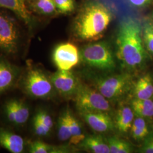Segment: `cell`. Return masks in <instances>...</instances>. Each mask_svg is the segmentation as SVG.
Returning <instances> with one entry per match:
<instances>
[{"mask_svg":"<svg viewBox=\"0 0 153 153\" xmlns=\"http://www.w3.org/2000/svg\"><path fill=\"white\" fill-rule=\"evenodd\" d=\"M33 36L13 12L0 8V53L11 60L24 58Z\"/></svg>","mask_w":153,"mask_h":153,"instance_id":"cell-1","label":"cell"},{"mask_svg":"<svg viewBox=\"0 0 153 153\" xmlns=\"http://www.w3.org/2000/svg\"><path fill=\"white\" fill-rule=\"evenodd\" d=\"M116 44V55L123 68L133 71L142 67L146 55L142 43L141 27L135 19L126 18L121 22Z\"/></svg>","mask_w":153,"mask_h":153,"instance_id":"cell-2","label":"cell"},{"mask_svg":"<svg viewBox=\"0 0 153 153\" xmlns=\"http://www.w3.org/2000/svg\"><path fill=\"white\" fill-rule=\"evenodd\" d=\"M112 19L109 9L99 2H90L79 10L72 25V33L76 38L94 41L104 34Z\"/></svg>","mask_w":153,"mask_h":153,"instance_id":"cell-3","label":"cell"},{"mask_svg":"<svg viewBox=\"0 0 153 153\" xmlns=\"http://www.w3.org/2000/svg\"><path fill=\"white\" fill-rule=\"evenodd\" d=\"M17 88L28 98L33 99L48 100L57 95L51 75L31 60L27 61L23 66Z\"/></svg>","mask_w":153,"mask_h":153,"instance_id":"cell-4","label":"cell"},{"mask_svg":"<svg viewBox=\"0 0 153 153\" xmlns=\"http://www.w3.org/2000/svg\"><path fill=\"white\" fill-rule=\"evenodd\" d=\"M79 52L81 60L91 68L104 71H113L116 68L112 49L105 42L90 43Z\"/></svg>","mask_w":153,"mask_h":153,"instance_id":"cell-5","label":"cell"},{"mask_svg":"<svg viewBox=\"0 0 153 153\" xmlns=\"http://www.w3.org/2000/svg\"><path fill=\"white\" fill-rule=\"evenodd\" d=\"M133 86L132 76L128 73L99 76L94 81V88L112 102L119 100L124 97Z\"/></svg>","mask_w":153,"mask_h":153,"instance_id":"cell-6","label":"cell"},{"mask_svg":"<svg viewBox=\"0 0 153 153\" xmlns=\"http://www.w3.org/2000/svg\"><path fill=\"white\" fill-rule=\"evenodd\" d=\"M74 100L79 112L112 111L109 100L95 88L81 84Z\"/></svg>","mask_w":153,"mask_h":153,"instance_id":"cell-7","label":"cell"},{"mask_svg":"<svg viewBox=\"0 0 153 153\" xmlns=\"http://www.w3.org/2000/svg\"><path fill=\"white\" fill-rule=\"evenodd\" d=\"M2 115L6 123L15 129H22L27 124L31 115L27 100L21 98L6 100L2 106Z\"/></svg>","mask_w":153,"mask_h":153,"instance_id":"cell-8","label":"cell"},{"mask_svg":"<svg viewBox=\"0 0 153 153\" xmlns=\"http://www.w3.org/2000/svg\"><path fill=\"white\" fill-rule=\"evenodd\" d=\"M0 8L9 10L15 14L34 36L43 20L33 15L29 10L27 0H0Z\"/></svg>","mask_w":153,"mask_h":153,"instance_id":"cell-9","label":"cell"},{"mask_svg":"<svg viewBox=\"0 0 153 153\" xmlns=\"http://www.w3.org/2000/svg\"><path fill=\"white\" fill-rule=\"evenodd\" d=\"M23 67L0 53V97L17 88Z\"/></svg>","mask_w":153,"mask_h":153,"instance_id":"cell-10","label":"cell"},{"mask_svg":"<svg viewBox=\"0 0 153 153\" xmlns=\"http://www.w3.org/2000/svg\"><path fill=\"white\" fill-rule=\"evenodd\" d=\"M51 78L57 95L64 99H74L81 84L71 71L58 70Z\"/></svg>","mask_w":153,"mask_h":153,"instance_id":"cell-11","label":"cell"},{"mask_svg":"<svg viewBox=\"0 0 153 153\" xmlns=\"http://www.w3.org/2000/svg\"><path fill=\"white\" fill-rule=\"evenodd\" d=\"M52 57L55 65L61 71H71L81 60L80 52L76 45L71 42L57 45Z\"/></svg>","mask_w":153,"mask_h":153,"instance_id":"cell-12","label":"cell"},{"mask_svg":"<svg viewBox=\"0 0 153 153\" xmlns=\"http://www.w3.org/2000/svg\"><path fill=\"white\" fill-rule=\"evenodd\" d=\"M54 122L49 111L39 108L33 115L31 128L33 134L39 138L48 137L53 130Z\"/></svg>","mask_w":153,"mask_h":153,"instance_id":"cell-13","label":"cell"},{"mask_svg":"<svg viewBox=\"0 0 153 153\" xmlns=\"http://www.w3.org/2000/svg\"><path fill=\"white\" fill-rule=\"evenodd\" d=\"M28 142L13 129L0 126V147L11 153H23L27 150Z\"/></svg>","mask_w":153,"mask_h":153,"instance_id":"cell-14","label":"cell"},{"mask_svg":"<svg viewBox=\"0 0 153 153\" xmlns=\"http://www.w3.org/2000/svg\"><path fill=\"white\" fill-rule=\"evenodd\" d=\"M109 113L104 112H86L79 114L93 130L98 133H106L115 128L114 120Z\"/></svg>","mask_w":153,"mask_h":153,"instance_id":"cell-15","label":"cell"},{"mask_svg":"<svg viewBox=\"0 0 153 153\" xmlns=\"http://www.w3.org/2000/svg\"><path fill=\"white\" fill-rule=\"evenodd\" d=\"M27 5L33 14L43 21L45 18H53L60 14L53 0H36L27 2Z\"/></svg>","mask_w":153,"mask_h":153,"instance_id":"cell-16","label":"cell"},{"mask_svg":"<svg viewBox=\"0 0 153 153\" xmlns=\"http://www.w3.org/2000/svg\"><path fill=\"white\" fill-rule=\"evenodd\" d=\"M134 114L130 107L122 105L117 110L115 116V128L121 133H126L131 130L134 120Z\"/></svg>","mask_w":153,"mask_h":153,"instance_id":"cell-17","label":"cell"},{"mask_svg":"<svg viewBox=\"0 0 153 153\" xmlns=\"http://www.w3.org/2000/svg\"><path fill=\"white\" fill-rule=\"evenodd\" d=\"M78 148L94 153H110L108 145L100 135H90L83 139Z\"/></svg>","mask_w":153,"mask_h":153,"instance_id":"cell-18","label":"cell"},{"mask_svg":"<svg viewBox=\"0 0 153 153\" xmlns=\"http://www.w3.org/2000/svg\"><path fill=\"white\" fill-rule=\"evenodd\" d=\"M133 93L136 99H150L153 97V80L150 74L140 78L133 86Z\"/></svg>","mask_w":153,"mask_h":153,"instance_id":"cell-19","label":"cell"},{"mask_svg":"<svg viewBox=\"0 0 153 153\" xmlns=\"http://www.w3.org/2000/svg\"><path fill=\"white\" fill-rule=\"evenodd\" d=\"M69 150L65 146L51 145L40 139L28 142L27 151L30 153H68Z\"/></svg>","mask_w":153,"mask_h":153,"instance_id":"cell-20","label":"cell"},{"mask_svg":"<svg viewBox=\"0 0 153 153\" xmlns=\"http://www.w3.org/2000/svg\"><path fill=\"white\" fill-rule=\"evenodd\" d=\"M131 108L137 117L144 119H152L153 117V101L150 99L134 98L131 102Z\"/></svg>","mask_w":153,"mask_h":153,"instance_id":"cell-21","label":"cell"},{"mask_svg":"<svg viewBox=\"0 0 153 153\" xmlns=\"http://www.w3.org/2000/svg\"><path fill=\"white\" fill-rule=\"evenodd\" d=\"M71 111L69 108L63 111L57 121V136L59 140L62 142L69 141L71 137L70 114Z\"/></svg>","mask_w":153,"mask_h":153,"instance_id":"cell-22","label":"cell"},{"mask_svg":"<svg viewBox=\"0 0 153 153\" xmlns=\"http://www.w3.org/2000/svg\"><path fill=\"white\" fill-rule=\"evenodd\" d=\"M106 142L108 145L110 153H130L133 152L131 145L119 137H108Z\"/></svg>","mask_w":153,"mask_h":153,"instance_id":"cell-23","label":"cell"},{"mask_svg":"<svg viewBox=\"0 0 153 153\" xmlns=\"http://www.w3.org/2000/svg\"><path fill=\"white\" fill-rule=\"evenodd\" d=\"M130 131L131 137L136 141L143 140L149 134L145 120L139 117L134 119Z\"/></svg>","mask_w":153,"mask_h":153,"instance_id":"cell-24","label":"cell"},{"mask_svg":"<svg viewBox=\"0 0 153 153\" xmlns=\"http://www.w3.org/2000/svg\"><path fill=\"white\" fill-rule=\"evenodd\" d=\"M70 123L71 137L69 140V144L78 145L82 142L86 136L82 131L81 123L71 112L70 114Z\"/></svg>","mask_w":153,"mask_h":153,"instance_id":"cell-25","label":"cell"},{"mask_svg":"<svg viewBox=\"0 0 153 153\" xmlns=\"http://www.w3.org/2000/svg\"><path fill=\"white\" fill-rule=\"evenodd\" d=\"M142 38L143 45L148 51L153 54V23L146 22L143 27Z\"/></svg>","mask_w":153,"mask_h":153,"instance_id":"cell-26","label":"cell"},{"mask_svg":"<svg viewBox=\"0 0 153 153\" xmlns=\"http://www.w3.org/2000/svg\"><path fill=\"white\" fill-rule=\"evenodd\" d=\"M60 14H68L74 10L76 5L74 0H53Z\"/></svg>","mask_w":153,"mask_h":153,"instance_id":"cell-27","label":"cell"},{"mask_svg":"<svg viewBox=\"0 0 153 153\" xmlns=\"http://www.w3.org/2000/svg\"><path fill=\"white\" fill-rule=\"evenodd\" d=\"M140 152L143 153H153V133H150L144 140Z\"/></svg>","mask_w":153,"mask_h":153,"instance_id":"cell-28","label":"cell"},{"mask_svg":"<svg viewBox=\"0 0 153 153\" xmlns=\"http://www.w3.org/2000/svg\"><path fill=\"white\" fill-rule=\"evenodd\" d=\"M131 5L137 7H141L148 5L152 0H128Z\"/></svg>","mask_w":153,"mask_h":153,"instance_id":"cell-29","label":"cell"},{"mask_svg":"<svg viewBox=\"0 0 153 153\" xmlns=\"http://www.w3.org/2000/svg\"><path fill=\"white\" fill-rule=\"evenodd\" d=\"M27 2H33L34 1H36V0H27Z\"/></svg>","mask_w":153,"mask_h":153,"instance_id":"cell-30","label":"cell"},{"mask_svg":"<svg viewBox=\"0 0 153 153\" xmlns=\"http://www.w3.org/2000/svg\"></svg>","mask_w":153,"mask_h":153,"instance_id":"cell-31","label":"cell"}]
</instances>
